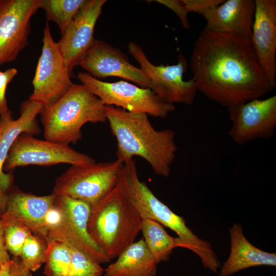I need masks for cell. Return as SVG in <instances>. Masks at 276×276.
Segmentation results:
<instances>
[{
	"instance_id": "obj_29",
	"label": "cell",
	"mask_w": 276,
	"mask_h": 276,
	"mask_svg": "<svg viewBox=\"0 0 276 276\" xmlns=\"http://www.w3.org/2000/svg\"><path fill=\"white\" fill-rule=\"evenodd\" d=\"M225 0H183L188 12H195L204 16Z\"/></svg>"
},
{
	"instance_id": "obj_2",
	"label": "cell",
	"mask_w": 276,
	"mask_h": 276,
	"mask_svg": "<svg viewBox=\"0 0 276 276\" xmlns=\"http://www.w3.org/2000/svg\"><path fill=\"white\" fill-rule=\"evenodd\" d=\"M107 121L117 141V159L125 163L140 156L147 161L158 176H169L177 151L175 131L157 130L148 114L106 106Z\"/></svg>"
},
{
	"instance_id": "obj_3",
	"label": "cell",
	"mask_w": 276,
	"mask_h": 276,
	"mask_svg": "<svg viewBox=\"0 0 276 276\" xmlns=\"http://www.w3.org/2000/svg\"><path fill=\"white\" fill-rule=\"evenodd\" d=\"M142 221L118 182L112 190L91 206L87 231L111 261L134 242L141 231Z\"/></svg>"
},
{
	"instance_id": "obj_19",
	"label": "cell",
	"mask_w": 276,
	"mask_h": 276,
	"mask_svg": "<svg viewBox=\"0 0 276 276\" xmlns=\"http://www.w3.org/2000/svg\"><path fill=\"white\" fill-rule=\"evenodd\" d=\"M56 197L53 193L37 196L14 189L8 193L7 209L2 216L15 219L41 235L45 216Z\"/></svg>"
},
{
	"instance_id": "obj_15",
	"label": "cell",
	"mask_w": 276,
	"mask_h": 276,
	"mask_svg": "<svg viewBox=\"0 0 276 276\" xmlns=\"http://www.w3.org/2000/svg\"><path fill=\"white\" fill-rule=\"evenodd\" d=\"M105 0H86L57 42L70 72L78 64L93 45L96 22Z\"/></svg>"
},
{
	"instance_id": "obj_14",
	"label": "cell",
	"mask_w": 276,
	"mask_h": 276,
	"mask_svg": "<svg viewBox=\"0 0 276 276\" xmlns=\"http://www.w3.org/2000/svg\"><path fill=\"white\" fill-rule=\"evenodd\" d=\"M78 65L96 79L117 77L141 87L151 88L148 77L140 68L131 64L126 55L100 39H95L91 48Z\"/></svg>"
},
{
	"instance_id": "obj_6",
	"label": "cell",
	"mask_w": 276,
	"mask_h": 276,
	"mask_svg": "<svg viewBox=\"0 0 276 276\" xmlns=\"http://www.w3.org/2000/svg\"><path fill=\"white\" fill-rule=\"evenodd\" d=\"M124 165L117 159L72 165L56 179L52 193L81 199L92 206L117 185Z\"/></svg>"
},
{
	"instance_id": "obj_20",
	"label": "cell",
	"mask_w": 276,
	"mask_h": 276,
	"mask_svg": "<svg viewBox=\"0 0 276 276\" xmlns=\"http://www.w3.org/2000/svg\"><path fill=\"white\" fill-rule=\"evenodd\" d=\"M229 233L231 252L221 266L218 276H231L251 267L276 266V254L262 250L250 243L244 236L241 224H233Z\"/></svg>"
},
{
	"instance_id": "obj_8",
	"label": "cell",
	"mask_w": 276,
	"mask_h": 276,
	"mask_svg": "<svg viewBox=\"0 0 276 276\" xmlns=\"http://www.w3.org/2000/svg\"><path fill=\"white\" fill-rule=\"evenodd\" d=\"M129 53L151 82L150 89L165 102L187 105L193 104L198 91L194 80L183 79L188 68L186 57L179 54L176 64L155 65L148 59L143 48L135 42H129Z\"/></svg>"
},
{
	"instance_id": "obj_32",
	"label": "cell",
	"mask_w": 276,
	"mask_h": 276,
	"mask_svg": "<svg viewBox=\"0 0 276 276\" xmlns=\"http://www.w3.org/2000/svg\"><path fill=\"white\" fill-rule=\"evenodd\" d=\"M11 261V259L5 246L3 227L0 219V271L4 264L9 263Z\"/></svg>"
},
{
	"instance_id": "obj_24",
	"label": "cell",
	"mask_w": 276,
	"mask_h": 276,
	"mask_svg": "<svg viewBox=\"0 0 276 276\" xmlns=\"http://www.w3.org/2000/svg\"><path fill=\"white\" fill-rule=\"evenodd\" d=\"M46 240L48 247L44 274L45 276H67L71 262L68 245L60 240Z\"/></svg>"
},
{
	"instance_id": "obj_21",
	"label": "cell",
	"mask_w": 276,
	"mask_h": 276,
	"mask_svg": "<svg viewBox=\"0 0 276 276\" xmlns=\"http://www.w3.org/2000/svg\"><path fill=\"white\" fill-rule=\"evenodd\" d=\"M104 269L105 276H156L158 264L143 238L134 242Z\"/></svg>"
},
{
	"instance_id": "obj_26",
	"label": "cell",
	"mask_w": 276,
	"mask_h": 276,
	"mask_svg": "<svg viewBox=\"0 0 276 276\" xmlns=\"http://www.w3.org/2000/svg\"><path fill=\"white\" fill-rule=\"evenodd\" d=\"M0 219L3 227L6 249L13 257H19L26 240L33 232L15 219L3 216Z\"/></svg>"
},
{
	"instance_id": "obj_27",
	"label": "cell",
	"mask_w": 276,
	"mask_h": 276,
	"mask_svg": "<svg viewBox=\"0 0 276 276\" xmlns=\"http://www.w3.org/2000/svg\"><path fill=\"white\" fill-rule=\"evenodd\" d=\"M67 245L71 257L67 276H103L104 270L100 264L76 247Z\"/></svg>"
},
{
	"instance_id": "obj_31",
	"label": "cell",
	"mask_w": 276,
	"mask_h": 276,
	"mask_svg": "<svg viewBox=\"0 0 276 276\" xmlns=\"http://www.w3.org/2000/svg\"><path fill=\"white\" fill-rule=\"evenodd\" d=\"M6 276H33L31 271L23 264L19 257H13Z\"/></svg>"
},
{
	"instance_id": "obj_18",
	"label": "cell",
	"mask_w": 276,
	"mask_h": 276,
	"mask_svg": "<svg viewBox=\"0 0 276 276\" xmlns=\"http://www.w3.org/2000/svg\"><path fill=\"white\" fill-rule=\"evenodd\" d=\"M255 11V1H224L203 16L206 20L204 29L250 40Z\"/></svg>"
},
{
	"instance_id": "obj_23",
	"label": "cell",
	"mask_w": 276,
	"mask_h": 276,
	"mask_svg": "<svg viewBox=\"0 0 276 276\" xmlns=\"http://www.w3.org/2000/svg\"><path fill=\"white\" fill-rule=\"evenodd\" d=\"M86 1L39 0V8L45 11L48 20L57 25L62 35Z\"/></svg>"
},
{
	"instance_id": "obj_16",
	"label": "cell",
	"mask_w": 276,
	"mask_h": 276,
	"mask_svg": "<svg viewBox=\"0 0 276 276\" xmlns=\"http://www.w3.org/2000/svg\"><path fill=\"white\" fill-rule=\"evenodd\" d=\"M250 42L267 79L276 87V1L254 0Z\"/></svg>"
},
{
	"instance_id": "obj_4",
	"label": "cell",
	"mask_w": 276,
	"mask_h": 276,
	"mask_svg": "<svg viewBox=\"0 0 276 276\" xmlns=\"http://www.w3.org/2000/svg\"><path fill=\"white\" fill-rule=\"evenodd\" d=\"M106 105L82 84H75L55 102L43 106L39 113L45 140L65 145L82 139L87 123L107 121Z\"/></svg>"
},
{
	"instance_id": "obj_12",
	"label": "cell",
	"mask_w": 276,
	"mask_h": 276,
	"mask_svg": "<svg viewBox=\"0 0 276 276\" xmlns=\"http://www.w3.org/2000/svg\"><path fill=\"white\" fill-rule=\"evenodd\" d=\"M39 0H0V64L14 61L28 45L30 20Z\"/></svg>"
},
{
	"instance_id": "obj_30",
	"label": "cell",
	"mask_w": 276,
	"mask_h": 276,
	"mask_svg": "<svg viewBox=\"0 0 276 276\" xmlns=\"http://www.w3.org/2000/svg\"><path fill=\"white\" fill-rule=\"evenodd\" d=\"M155 1L173 11L180 19L183 28L186 29L190 28L189 12L183 0H156Z\"/></svg>"
},
{
	"instance_id": "obj_7",
	"label": "cell",
	"mask_w": 276,
	"mask_h": 276,
	"mask_svg": "<svg viewBox=\"0 0 276 276\" xmlns=\"http://www.w3.org/2000/svg\"><path fill=\"white\" fill-rule=\"evenodd\" d=\"M77 78L106 106H116L130 112L145 113L165 119L175 110L174 104L165 102L150 88H143L126 81L107 82L86 72Z\"/></svg>"
},
{
	"instance_id": "obj_28",
	"label": "cell",
	"mask_w": 276,
	"mask_h": 276,
	"mask_svg": "<svg viewBox=\"0 0 276 276\" xmlns=\"http://www.w3.org/2000/svg\"><path fill=\"white\" fill-rule=\"evenodd\" d=\"M17 74V70L15 68H9L3 72L0 71V117L12 118L7 105L6 92L8 84Z\"/></svg>"
},
{
	"instance_id": "obj_13",
	"label": "cell",
	"mask_w": 276,
	"mask_h": 276,
	"mask_svg": "<svg viewBox=\"0 0 276 276\" xmlns=\"http://www.w3.org/2000/svg\"><path fill=\"white\" fill-rule=\"evenodd\" d=\"M55 202L64 212V221L57 233L45 239L63 241L100 264L110 261L88 233L87 222L91 205L85 201L66 195L56 196Z\"/></svg>"
},
{
	"instance_id": "obj_22",
	"label": "cell",
	"mask_w": 276,
	"mask_h": 276,
	"mask_svg": "<svg viewBox=\"0 0 276 276\" xmlns=\"http://www.w3.org/2000/svg\"><path fill=\"white\" fill-rule=\"evenodd\" d=\"M141 231L156 263L169 260L173 249L177 247V237L169 235L160 223L150 219H143Z\"/></svg>"
},
{
	"instance_id": "obj_1",
	"label": "cell",
	"mask_w": 276,
	"mask_h": 276,
	"mask_svg": "<svg viewBox=\"0 0 276 276\" xmlns=\"http://www.w3.org/2000/svg\"><path fill=\"white\" fill-rule=\"evenodd\" d=\"M197 90L227 109L260 99L274 88L265 77L249 39L202 30L190 58Z\"/></svg>"
},
{
	"instance_id": "obj_33",
	"label": "cell",
	"mask_w": 276,
	"mask_h": 276,
	"mask_svg": "<svg viewBox=\"0 0 276 276\" xmlns=\"http://www.w3.org/2000/svg\"><path fill=\"white\" fill-rule=\"evenodd\" d=\"M8 202V192L0 187V217L5 212Z\"/></svg>"
},
{
	"instance_id": "obj_5",
	"label": "cell",
	"mask_w": 276,
	"mask_h": 276,
	"mask_svg": "<svg viewBox=\"0 0 276 276\" xmlns=\"http://www.w3.org/2000/svg\"><path fill=\"white\" fill-rule=\"evenodd\" d=\"M119 183L143 219L155 220L171 229L185 246H193L198 243L199 238L187 226L184 218L171 210L140 179L134 159L124 163Z\"/></svg>"
},
{
	"instance_id": "obj_17",
	"label": "cell",
	"mask_w": 276,
	"mask_h": 276,
	"mask_svg": "<svg viewBox=\"0 0 276 276\" xmlns=\"http://www.w3.org/2000/svg\"><path fill=\"white\" fill-rule=\"evenodd\" d=\"M43 105L30 99L24 101L20 108V116L16 120L0 117V187L8 192L13 179L11 173L3 171V165L11 146L23 133L33 136L39 134L37 117Z\"/></svg>"
},
{
	"instance_id": "obj_9",
	"label": "cell",
	"mask_w": 276,
	"mask_h": 276,
	"mask_svg": "<svg viewBox=\"0 0 276 276\" xmlns=\"http://www.w3.org/2000/svg\"><path fill=\"white\" fill-rule=\"evenodd\" d=\"M96 163L89 155L65 145L47 140L36 139L23 133L11 146L3 165L5 173H11L17 167L34 165L50 166L58 164L86 165Z\"/></svg>"
},
{
	"instance_id": "obj_11",
	"label": "cell",
	"mask_w": 276,
	"mask_h": 276,
	"mask_svg": "<svg viewBox=\"0 0 276 276\" xmlns=\"http://www.w3.org/2000/svg\"><path fill=\"white\" fill-rule=\"evenodd\" d=\"M231 126L227 134L235 144L267 140L276 128V95L257 99L228 109Z\"/></svg>"
},
{
	"instance_id": "obj_25",
	"label": "cell",
	"mask_w": 276,
	"mask_h": 276,
	"mask_svg": "<svg viewBox=\"0 0 276 276\" xmlns=\"http://www.w3.org/2000/svg\"><path fill=\"white\" fill-rule=\"evenodd\" d=\"M47 247L43 237L32 233L26 240L19 257L31 272L36 271L45 262Z\"/></svg>"
},
{
	"instance_id": "obj_10",
	"label": "cell",
	"mask_w": 276,
	"mask_h": 276,
	"mask_svg": "<svg viewBox=\"0 0 276 276\" xmlns=\"http://www.w3.org/2000/svg\"><path fill=\"white\" fill-rule=\"evenodd\" d=\"M42 43L41 54L32 81L33 90L29 99L43 106L58 100L74 83L71 79L72 74L57 42L52 37L48 22L43 29Z\"/></svg>"
}]
</instances>
